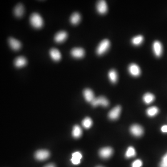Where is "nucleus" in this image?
<instances>
[{
  "label": "nucleus",
  "instance_id": "nucleus-23",
  "mask_svg": "<svg viewBox=\"0 0 167 167\" xmlns=\"http://www.w3.org/2000/svg\"><path fill=\"white\" fill-rule=\"evenodd\" d=\"M144 38L141 35H138L134 37L131 40V43L135 46H139L143 43Z\"/></svg>",
  "mask_w": 167,
  "mask_h": 167
},
{
  "label": "nucleus",
  "instance_id": "nucleus-1",
  "mask_svg": "<svg viewBox=\"0 0 167 167\" xmlns=\"http://www.w3.org/2000/svg\"><path fill=\"white\" fill-rule=\"evenodd\" d=\"M30 22L31 25L35 29H41L43 25V20L40 14L35 13L30 16Z\"/></svg>",
  "mask_w": 167,
  "mask_h": 167
},
{
  "label": "nucleus",
  "instance_id": "nucleus-17",
  "mask_svg": "<svg viewBox=\"0 0 167 167\" xmlns=\"http://www.w3.org/2000/svg\"><path fill=\"white\" fill-rule=\"evenodd\" d=\"M27 63L26 59L23 56H20L17 58L14 62L15 66L18 68H21L26 66Z\"/></svg>",
  "mask_w": 167,
  "mask_h": 167
},
{
  "label": "nucleus",
  "instance_id": "nucleus-10",
  "mask_svg": "<svg viewBox=\"0 0 167 167\" xmlns=\"http://www.w3.org/2000/svg\"><path fill=\"white\" fill-rule=\"evenodd\" d=\"M50 156L49 152L46 150H39L35 153V158L39 161H44Z\"/></svg>",
  "mask_w": 167,
  "mask_h": 167
},
{
  "label": "nucleus",
  "instance_id": "nucleus-22",
  "mask_svg": "<svg viewBox=\"0 0 167 167\" xmlns=\"http://www.w3.org/2000/svg\"><path fill=\"white\" fill-rule=\"evenodd\" d=\"M82 134V131L80 127L78 125H75L73 128V132H72L73 136L75 138H79L81 136Z\"/></svg>",
  "mask_w": 167,
  "mask_h": 167
},
{
  "label": "nucleus",
  "instance_id": "nucleus-13",
  "mask_svg": "<svg viewBox=\"0 0 167 167\" xmlns=\"http://www.w3.org/2000/svg\"><path fill=\"white\" fill-rule=\"evenodd\" d=\"M83 95L86 101L88 102L91 103L95 98L93 92L90 89L87 88L84 90Z\"/></svg>",
  "mask_w": 167,
  "mask_h": 167
},
{
  "label": "nucleus",
  "instance_id": "nucleus-19",
  "mask_svg": "<svg viewBox=\"0 0 167 167\" xmlns=\"http://www.w3.org/2000/svg\"><path fill=\"white\" fill-rule=\"evenodd\" d=\"M143 101L146 104H149L155 100V97L153 94L148 92L143 95Z\"/></svg>",
  "mask_w": 167,
  "mask_h": 167
},
{
  "label": "nucleus",
  "instance_id": "nucleus-21",
  "mask_svg": "<svg viewBox=\"0 0 167 167\" xmlns=\"http://www.w3.org/2000/svg\"><path fill=\"white\" fill-rule=\"evenodd\" d=\"M81 20V16L79 13H74L70 17V22L73 25L78 24Z\"/></svg>",
  "mask_w": 167,
  "mask_h": 167
},
{
  "label": "nucleus",
  "instance_id": "nucleus-2",
  "mask_svg": "<svg viewBox=\"0 0 167 167\" xmlns=\"http://www.w3.org/2000/svg\"><path fill=\"white\" fill-rule=\"evenodd\" d=\"M111 46V43L108 39H104L99 43L97 47L96 53L99 56L103 55L108 50Z\"/></svg>",
  "mask_w": 167,
  "mask_h": 167
},
{
  "label": "nucleus",
  "instance_id": "nucleus-28",
  "mask_svg": "<svg viewBox=\"0 0 167 167\" xmlns=\"http://www.w3.org/2000/svg\"><path fill=\"white\" fill-rule=\"evenodd\" d=\"M143 163L141 160L138 159L135 161L132 164V167H141Z\"/></svg>",
  "mask_w": 167,
  "mask_h": 167
},
{
  "label": "nucleus",
  "instance_id": "nucleus-29",
  "mask_svg": "<svg viewBox=\"0 0 167 167\" xmlns=\"http://www.w3.org/2000/svg\"><path fill=\"white\" fill-rule=\"evenodd\" d=\"M161 131L163 133H167V125H163L161 128Z\"/></svg>",
  "mask_w": 167,
  "mask_h": 167
},
{
  "label": "nucleus",
  "instance_id": "nucleus-9",
  "mask_svg": "<svg viewBox=\"0 0 167 167\" xmlns=\"http://www.w3.org/2000/svg\"><path fill=\"white\" fill-rule=\"evenodd\" d=\"M113 151L111 147H105L101 148L99 151V155L101 158L103 159H108L113 154Z\"/></svg>",
  "mask_w": 167,
  "mask_h": 167
},
{
  "label": "nucleus",
  "instance_id": "nucleus-6",
  "mask_svg": "<svg viewBox=\"0 0 167 167\" xmlns=\"http://www.w3.org/2000/svg\"><path fill=\"white\" fill-rule=\"evenodd\" d=\"M128 71L130 74L133 77H138L141 74V69L137 64L135 63L129 65Z\"/></svg>",
  "mask_w": 167,
  "mask_h": 167
},
{
  "label": "nucleus",
  "instance_id": "nucleus-8",
  "mask_svg": "<svg viewBox=\"0 0 167 167\" xmlns=\"http://www.w3.org/2000/svg\"><path fill=\"white\" fill-rule=\"evenodd\" d=\"M98 12L100 14H106L108 11V6L105 1H99L96 6Z\"/></svg>",
  "mask_w": 167,
  "mask_h": 167
},
{
  "label": "nucleus",
  "instance_id": "nucleus-3",
  "mask_svg": "<svg viewBox=\"0 0 167 167\" xmlns=\"http://www.w3.org/2000/svg\"><path fill=\"white\" fill-rule=\"evenodd\" d=\"M91 103V105L94 107L101 106L106 107L109 106V101L106 97H103V96H100L98 98H95L94 99Z\"/></svg>",
  "mask_w": 167,
  "mask_h": 167
},
{
  "label": "nucleus",
  "instance_id": "nucleus-11",
  "mask_svg": "<svg viewBox=\"0 0 167 167\" xmlns=\"http://www.w3.org/2000/svg\"><path fill=\"white\" fill-rule=\"evenodd\" d=\"M85 50L82 48L77 47L73 49L71 51V54L73 57L76 59H80L85 55Z\"/></svg>",
  "mask_w": 167,
  "mask_h": 167
},
{
  "label": "nucleus",
  "instance_id": "nucleus-18",
  "mask_svg": "<svg viewBox=\"0 0 167 167\" xmlns=\"http://www.w3.org/2000/svg\"><path fill=\"white\" fill-rule=\"evenodd\" d=\"M82 156L80 152H75L72 154V158L71 159V163L74 165H78L80 163Z\"/></svg>",
  "mask_w": 167,
  "mask_h": 167
},
{
  "label": "nucleus",
  "instance_id": "nucleus-14",
  "mask_svg": "<svg viewBox=\"0 0 167 167\" xmlns=\"http://www.w3.org/2000/svg\"><path fill=\"white\" fill-rule=\"evenodd\" d=\"M67 34L65 31H60L55 35L54 41L57 43H61L67 38Z\"/></svg>",
  "mask_w": 167,
  "mask_h": 167
},
{
  "label": "nucleus",
  "instance_id": "nucleus-16",
  "mask_svg": "<svg viewBox=\"0 0 167 167\" xmlns=\"http://www.w3.org/2000/svg\"><path fill=\"white\" fill-rule=\"evenodd\" d=\"M24 9L23 5L21 4H18L14 8V13L15 16L17 17H21L24 14Z\"/></svg>",
  "mask_w": 167,
  "mask_h": 167
},
{
  "label": "nucleus",
  "instance_id": "nucleus-7",
  "mask_svg": "<svg viewBox=\"0 0 167 167\" xmlns=\"http://www.w3.org/2000/svg\"><path fill=\"white\" fill-rule=\"evenodd\" d=\"M121 111V106H116L109 112L108 117L111 120H117L119 117Z\"/></svg>",
  "mask_w": 167,
  "mask_h": 167
},
{
  "label": "nucleus",
  "instance_id": "nucleus-12",
  "mask_svg": "<svg viewBox=\"0 0 167 167\" xmlns=\"http://www.w3.org/2000/svg\"><path fill=\"white\" fill-rule=\"evenodd\" d=\"M9 45L12 49L14 51L19 50L21 48V43L16 39L9 38Z\"/></svg>",
  "mask_w": 167,
  "mask_h": 167
},
{
  "label": "nucleus",
  "instance_id": "nucleus-24",
  "mask_svg": "<svg viewBox=\"0 0 167 167\" xmlns=\"http://www.w3.org/2000/svg\"><path fill=\"white\" fill-rule=\"evenodd\" d=\"M159 109L156 106H152L146 111V113L148 117H153L158 113Z\"/></svg>",
  "mask_w": 167,
  "mask_h": 167
},
{
  "label": "nucleus",
  "instance_id": "nucleus-27",
  "mask_svg": "<svg viewBox=\"0 0 167 167\" xmlns=\"http://www.w3.org/2000/svg\"><path fill=\"white\" fill-rule=\"evenodd\" d=\"M160 167H167V153L163 158L159 165Z\"/></svg>",
  "mask_w": 167,
  "mask_h": 167
},
{
  "label": "nucleus",
  "instance_id": "nucleus-26",
  "mask_svg": "<svg viewBox=\"0 0 167 167\" xmlns=\"http://www.w3.org/2000/svg\"><path fill=\"white\" fill-rule=\"evenodd\" d=\"M83 126L85 128V129H88L90 128L92 125V121L91 118L89 117L85 118L83 120L82 123Z\"/></svg>",
  "mask_w": 167,
  "mask_h": 167
},
{
  "label": "nucleus",
  "instance_id": "nucleus-4",
  "mask_svg": "<svg viewBox=\"0 0 167 167\" xmlns=\"http://www.w3.org/2000/svg\"><path fill=\"white\" fill-rule=\"evenodd\" d=\"M130 132L134 136L140 137L143 134L144 131L140 125L138 124H133L130 128Z\"/></svg>",
  "mask_w": 167,
  "mask_h": 167
},
{
  "label": "nucleus",
  "instance_id": "nucleus-20",
  "mask_svg": "<svg viewBox=\"0 0 167 167\" xmlns=\"http://www.w3.org/2000/svg\"><path fill=\"white\" fill-rule=\"evenodd\" d=\"M108 77L110 81L112 83L115 84L117 82L118 79V74L115 69H111L109 71Z\"/></svg>",
  "mask_w": 167,
  "mask_h": 167
},
{
  "label": "nucleus",
  "instance_id": "nucleus-5",
  "mask_svg": "<svg viewBox=\"0 0 167 167\" xmlns=\"http://www.w3.org/2000/svg\"><path fill=\"white\" fill-rule=\"evenodd\" d=\"M154 54L156 57H160L163 54V48L162 43L159 41H156L152 45Z\"/></svg>",
  "mask_w": 167,
  "mask_h": 167
},
{
  "label": "nucleus",
  "instance_id": "nucleus-25",
  "mask_svg": "<svg viewBox=\"0 0 167 167\" xmlns=\"http://www.w3.org/2000/svg\"><path fill=\"white\" fill-rule=\"evenodd\" d=\"M136 155V152L135 148L133 147H129L127 150L126 153H125V157L127 158H130L131 157H134Z\"/></svg>",
  "mask_w": 167,
  "mask_h": 167
},
{
  "label": "nucleus",
  "instance_id": "nucleus-31",
  "mask_svg": "<svg viewBox=\"0 0 167 167\" xmlns=\"http://www.w3.org/2000/svg\"><path fill=\"white\" fill-rule=\"evenodd\" d=\"M101 167V166H98V167Z\"/></svg>",
  "mask_w": 167,
  "mask_h": 167
},
{
  "label": "nucleus",
  "instance_id": "nucleus-15",
  "mask_svg": "<svg viewBox=\"0 0 167 167\" xmlns=\"http://www.w3.org/2000/svg\"><path fill=\"white\" fill-rule=\"evenodd\" d=\"M50 55L53 61H59L61 58V53L56 49H52L50 51Z\"/></svg>",
  "mask_w": 167,
  "mask_h": 167
},
{
  "label": "nucleus",
  "instance_id": "nucleus-30",
  "mask_svg": "<svg viewBox=\"0 0 167 167\" xmlns=\"http://www.w3.org/2000/svg\"><path fill=\"white\" fill-rule=\"evenodd\" d=\"M45 167H55L53 164H48V165H46Z\"/></svg>",
  "mask_w": 167,
  "mask_h": 167
}]
</instances>
